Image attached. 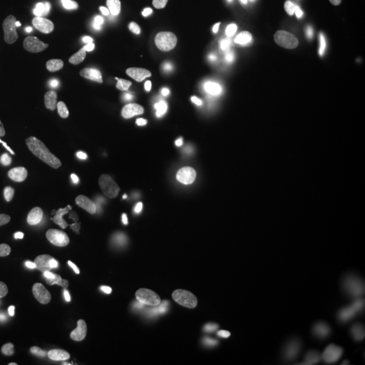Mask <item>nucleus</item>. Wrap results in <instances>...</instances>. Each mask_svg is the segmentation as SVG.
Here are the masks:
<instances>
[{"mask_svg":"<svg viewBox=\"0 0 365 365\" xmlns=\"http://www.w3.org/2000/svg\"><path fill=\"white\" fill-rule=\"evenodd\" d=\"M294 245H295V241L287 237H276L272 240V248L277 252H287L294 248Z\"/></svg>","mask_w":365,"mask_h":365,"instance_id":"nucleus-25","label":"nucleus"},{"mask_svg":"<svg viewBox=\"0 0 365 365\" xmlns=\"http://www.w3.org/2000/svg\"><path fill=\"white\" fill-rule=\"evenodd\" d=\"M252 146L274 164H283L289 157L303 152L300 143L283 135H259L253 138Z\"/></svg>","mask_w":365,"mask_h":365,"instance_id":"nucleus-6","label":"nucleus"},{"mask_svg":"<svg viewBox=\"0 0 365 365\" xmlns=\"http://www.w3.org/2000/svg\"><path fill=\"white\" fill-rule=\"evenodd\" d=\"M54 339L48 334H31L16 344V353L31 364H45L54 354Z\"/></svg>","mask_w":365,"mask_h":365,"instance_id":"nucleus-9","label":"nucleus"},{"mask_svg":"<svg viewBox=\"0 0 365 365\" xmlns=\"http://www.w3.org/2000/svg\"><path fill=\"white\" fill-rule=\"evenodd\" d=\"M118 164L114 158H106L101 163V170L105 175H113L117 172Z\"/></svg>","mask_w":365,"mask_h":365,"instance_id":"nucleus-33","label":"nucleus"},{"mask_svg":"<svg viewBox=\"0 0 365 365\" xmlns=\"http://www.w3.org/2000/svg\"><path fill=\"white\" fill-rule=\"evenodd\" d=\"M267 196V192L264 190H261L259 187H252L249 188L248 199L252 202H260Z\"/></svg>","mask_w":365,"mask_h":365,"instance_id":"nucleus-35","label":"nucleus"},{"mask_svg":"<svg viewBox=\"0 0 365 365\" xmlns=\"http://www.w3.org/2000/svg\"><path fill=\"white\" fill-rule=\"evenodd\" d=\"M88 196L92 217L103 222L110 221L114 215V185L107 180L95 182L88 191Z\"/></svg>","mask_w":365,"mask_h":365,"instance_id":"nucleus-10","label":"nucleus"},{"mask_svg":"<svg viewBox=\"0 0 365 365\" xmlns=\"http://www.w3.org/2000/svg\"><path fill=\"white\" fill-rule=\"evenodd\" d=\"M339 187V182L337 178L334 176H327L324 180V188L327 190V192H334Z\"/></svg>","mask_w":365,"mask_h":365,"instance_id":"nucleus-37","label":"nucleus"},{"mask_svg":"<svg viewBox=\"0 0 365 365\" xmlns=\"http://www.w3.org/2000/svg\"><path fill=\"white\" fill-rule=\"evenodd\" d=\"M128 133V123L118 118H105L92 126V135L101 144H111L123 138Z\"/></svg>","mask_w":365,"mask_h":365,"instance_id":"nucleus-13","label":"nucleus"},{"mask_svg":"<svg viewBox=\"0 0 365 365\" xmlns=\"http://www.w3.org/2000/svg\"><path fill=\"white\" fill-rule=\"evenodd\" d=\"M125 11L133 19H150L156 16V7L144 0H123Z\"/></svg>","mask_w":365,"mask_h":365,"instance_id":"nucleus-18","label":"nucleus"},{"mask_svg":"<svg viewBox=\"0 0 365 365\" xmlns=\"http://www.w3.org/2000/svg\"><path fill=\"white\" fill-rule=\"evenodd\" d=\"M143 357H144L145 363L148 365H156L158 359H157L156 353L153 352L149 348H144L143 349Z\"/></svg>","mask_w":365,"mask_h":365,"instance_id":"nucleus-38","label":"nucleus"},{"mask_svg":"<svg viewBox=\"0 0 365 365\" xmlns=\"http://www.w3.org/2000/svg\"><path fill=\"white\" fill-rule=\"evenodd\" d=\"M212 9L220 26L227 31L237 30L242 19V6L240 0H214Z\"/></svg>","mask_w":365,"mask_h":365,"instance_id":"nucleus-14","label":"nucleus"},{"mask_svg":"<svg viewBox=\"0 0 365 365\" xmlns=\"http://www.w3.org/2000/svg\"><path fill=\"white\" fill-rule=\"evenodd\" d=\"M114 217L118 230L125 237H133L138 232V223L130 207L126 203H118L114 207Z\"/></svg>","mask_w":365,"mask_h":365,"instance_id":"nucleus-16","label":"nucleus"},{"mask_svg":"<svg viewBox=\"0 0 365 365\" xmlns=\"http://www.w3.org/2000/svg\"><path fill=\"white\" fill-rule=\"evenodd\" d=\"M170 114H172V102L168 93H165L163 98L157 101L155 105L146 108L138 117V125L145 129L155 130L168 122Z\"/></svg>","mask_w":365,"mask_h":365,"instance_id":"nucleus-12","label":"nucleus"},{"mask_svg":"<svg viewBox=\"0 0 365 365\" xmlns=\"http://www.w3.org/2000/svg\"><path fill=\"white\" fill-rule=\"evenodd\" d=\"M287 225V215L283 211L274 207H257L247 214L242 229L249 237H260L271 230L284 229Z\"/></svg>","mask_w":365,"mask_h":365,"instance_id":"nucleus-7","label":"nucleus"},{"mask_svg":"<svg viewBox=\"0 0 365 365\" xmlns=\"http://www.w3.org/2000/svg\"><path fill=\"white\" fill-rule=\"evenodd\" d=\"M344 129L339 126H330L327 130V137L330 143H339L344 140Z\"/></svg>","mask_w":365,"mask_h":365,"instance_id":"nucleus-31","label":"nucleus"},{"mask_svg":"<svg viewBox=\"0 0 365 365\" xmlns=\"http://www.w3.org/2000/svg\"><path fill=\"white\" fill-rule=\"evenodd\" d=\"M3 287L6 288V291H7V292H9V294L13 297L14 299L16 300V302H18V303H19V304L24 307V309H29V304H27L25 300L22 299V297H21V295H19L16 291H14L13 286H10L9 283H6V282H4Z\"/></svg>","mask_w":365,"mask_h":365,"instance_id":"nucleus-36","label":"nucleus"},{"mask_svg":"<svg viewBox=\"0 0 365 365\" xmlns=\"http://www.w3.org/2000/svg\"><path fill=\"white\" fill-rule=\"evenodd\" d=\"M337 0H306L304 9L314 18H325L333 11Z\"/></svg>","mask_w":365,"mask_h":365,"instance_id":"nucleus-19","label":"nucleus"},{"mask_svg":"<svg viewBox=\"0 0 365 365\" xmlns=\"http://www.w3.org/2000/svg\"><path fill=\"white\" fill-rule=\"evenodd\" d=\"M102 18V9L98 4H91L90 7L78 4L71 16L66 19V27L78 34H84L87 31L95 30Z\"/></svg>","mask_w":365,"mask_h":365,"instance_id":"nucleus-11","label":"nucleus"},{"mask_svg":"<svg viewBox=\"0 0 365 365\" xmlns=\"http://www.w3.org/2000/svg\"><path fill=\"white\" fill-rule=\"evenodd\" d=\"M262 170H264V165L259 161L237 157L235 168H233V176L242 182H253L257 179V176L260 175Z\"/></svg>","mask_w":365,"mask_h":365,"instance_id":"nucleus-17","label":"nucleus"},{"mask_svg":"<svg viewBox=\"0 0 365 365\" xmlns=\"http://www.w3.org/2000/svg\"><path fill=\"white\" fill-rule=\"evenodd\" d=\"M165 80H167V83H168L170 86H172L173 88H175V87H179V86H185V81H187L182 75L176 73V72H172L170 75H167Z\"/></svg>","mask_w":365,"mask_h":365,"instance_id":"nucleus-34","label":"nucleus"},{"mask_svg":"<svg viewBox=\"0 0 365 365\" xmlns=\"http://www.w3.org/2000/svg\"><path fill=\"white\" fill-rule=\"evenodd\" d=\"M160 150L173 158H179L199 167L206 165L203 146L192 137H185V135L167 137L160 143Z\"/></svg>","mask_w":365,"mask_h":365,"instance_id":"nucleus-8","label":"nucleus"},{"mask_svg":"<svg viewBox=\"0 0 365 365\" xmlns=\"http://www.w3.org/2000/svg\"><path fill=\"white\" fill-rule=\"evenodd\" d=\"M52 286L58 300L83 322L96 329L107 337H117L122 324L117 317L93 297L91 289L81 280L69 274H60L52 279Z\"/></svg>","mask_w":365,"mask_h":365,"instance_id":"nucleus-1","label":"nucleus"},{"mask_svg":"<svg viewBox=\"0 0 365 365\" xmlns=\"http://www.w3.org/2000/svg\"><path fill=\"white\" fill-rule=\"evenodd\" d=\"M0 322L7 331H16L22 327L24 317L15 307H7L1 314Z\"/></svg>","mask_w":365,"mask_h":365,"instance_id":"nucleus-22","label":"nucleus"},{"mask_svg":"<svg viewBox=\"0 0 365 365\" xmlns=\"http://www.w3.org/2000/svg\"><path fill=\"white\" fill-rule=\"evenodd\" d=\"M310 217L313 220V232L315 235H322L334 222V207L329 202H319L310 209Z\"/></svg>","mask_w":365,"mask_h":365,"instance_id":"nucleus-15","label":"nucleus"},{"mask_svg":"<svg viewBox=\"0 0 365 365\" xmlns=\"http://www.w3.org/2000/svg\"><path fill=\"white\" fill-rule=\"evenodd\" d=\"M11 268V262L9 259V255H7V250L4 248L3 242L0 241V274H7Z\"/></svg>","mask_w":365,"mask_h":365,"instance_id":"nucleus-30","label":"nucleus"},{"mask_svg":"<svg viewBox=\"0 0 365 365\" xmlns=\"http://www.w3.org/2000/svg\"><path fill=\"white\" fill-rule=\"evenodd\" d=\"M199 19L203 24V26L206 27L210 31H217L220 27V22L215 16L210 15V14L202 13L199 14Z\"/></svg>","mask_w":365,"mask_h":365,"instance_id":"nucleus-27","label":"nucleus"},{"mask_svg":"<svg viewBox=\"0 0 365 365\" xmlns=\"http://www.w3.org/2000/svg\"><path fill=\"white\" fill-rule=\"evenodd\" d=\"M51 60H52V63L54 66H60V64L64 63L66 57H64L61 53H56V54H53L52 57H51Z\"/></svg>","mask_w":365,"mask_h":365,"instance_id":"nucleus-40","label":"nucleus"},{"mask_svg":"<svg viewBox=\"0 0 365 365\" xmlns=\"http://www.w3.org/2000/svg\"><path fill=\"white\" fill-rule=\"evenodd\" d=\"M353 357L360 365H365V336L354 344Z\"/></svg>","mask_w":365,"mask_h":365,"instance_id":"nucleus-26","label":"nucleus"},{"mask_svg":"<svg viewBox=\"0 0 365 365\" xmlns=\"http://www.w3.org/2000/svg\"><path fill=\"white\" fill-rule=\"evenodd\" d=\"M310 87L319 101L337 103L351 95L354 76L352 71L342 64H321L315 66L310 75Z\"/></svg>","mask_w":365,"mask_h":365,"instance_id":"nucleus-2","label":"nucleus"},{"mask_svg":"<svg viewBox=\"0 0 365 365\" xmlns=\"http://www.w3.org/2000/svg\"><path fill=\"white\" fill-rule=\"evenodd\" d=\"M168 96H170L172 103H182L188 99L190 90L185 86H179V87H175L172 91L168 92Z\"/></svg>","mask_w":365,"mask_h":365,"instance_id":"nucleus-24","label":"nucleus"},{"mask_svg":"<svg viewBox=\"0 0 365 365\" xmlns=\"http://www.w3.org/2000/svg\"><path fill=\"white\" fill-rule=\"evenodd\" d=\"M303 26H304V19L300 15H294L286 22L284 30L287 33H295V31H298Z\"/></svg>","mask_w":365,"mask_h":365,"instance_id":"nucleus-28","label":"nucleus"},{"mask_svg":"<svg viewBox=\"0 0 365 365\" xmlns=\"http://www.w3.org/2000/svg\"><path fill=\"white\" fill-rule=\"evenodd\" d=\"M31 52H33V54H37V53L42 52L41 45L37 43V42H33V43H31Z\"/></svg>","mask_w":365,"mask_h":365,"instance_id":"nucleus-41","label":"nucleus"},{"mask_svg":"<svg viewBox=\"0 0 365 365\" xmlns=\"http://www.w3.org/2000/svg\"><path fill=\"white\" fill-rule=\"evenodd\" d=\"M95 87L87 86L75 75L68 72L54 73L46 83V93L53 102L63 106L86 103L96 95Z\"/></svg>","mask_w":365,"mask_h":365,"instance_id":"nucleus-4","label":"nucleus"},{"mask_svg":"<svg viewBox=\"0 0 365 365\" xmlns=\"http://www.w3.org/2000/svg\"><path fill=\"white\" fill-rule=\"evenodd\" d=\"M66 52L72 58L86 66H103L108 58V49L99 39L73 33L64 41Z\"/></svg>","mask_w":365,"mask_h":365,"instance_id":"nucleus-5","label":"nucleus"},{"mask_svg":"<svg viewBox=\"0 0 365 365\" xmlns=\"http://www.w3.org/2000/svg\"><path fill=\"white\" fill-rule=\"evenodd\" d=\"M197 365H232L221 352L215 349H205L197 356Z\"/></svg>","mask_w":365,"mask_h":365,"instance_id":"nucleus-23","label":"nucleus"},{"mask_svg":"<svg viewBox=\"0 0 365 365\" xmlns=\"http://www.w3.org/2000/svg\"><path fill=\"white\" fill-rule=\"evenodd\" d=\"M206 46H207V37L200 31H194L188 38L185 52L191 58L197 60L202 57V53Z\"/></svg>","mask_w":365,"mask_h":365,"instance_id":"nucleus-20","label":"nucleus"},{"mask_svg":"<svg viewBox=\"0 0 365 365\" xmlns=\"http://www.w3.org/2000/svg\"><path fill=\"white\" fill-rule=\"evenodd\" d=\"M257 57L260 58L261 63L268 68L277 69L282 66V57L272 45H268V43L261 45L260 48L257 49Z\"/></svg>","mask_w":365,"mask_h":365,"instance_id":"nucleus-21","label":"nucleus"},{"mask_svg":"<svg viewBox=\"0 0 365 365\" xmlns=\"http://www.w3.org/2000/svg\"><path fill=\"white\" fill-rule=\"evenodd\" d=\"M33 37L25 30L14 33L6 45V58L9 64V80L16 88H25L37 76L33 64L31 43Z\"/></svg>","mask_w":365,"mask_h":365,"instance_id":"nucleus-3","label":"nucleus"},{"mask_svg":"<svg viewBox=\"0 0 365 365\" xmlns=\"http://www.w3.org/2000/svg\"><path fill=\"white\" fill-rule=\"evenodd\" d=\"M153 312H155L157 317H160L163 319H170L175 315L173 309L168 306V304H165V303H157V304H155Z\"/></svg>","mask_w":365,"mask_h":365,"instance_id":"nucleus-29","label":"nucleus"},{"mask_svg":"<svg viewBox=\"0 0 365 365\" xmlns=\"http://www.w3.org/2000/svg\"><path fill=\"white\" fill-rule=\"evenodd\" d=\"M289 178L292 179V182H299L302 180V176H303V165L300 161H294L291 165H289Z\"/></svg>","mask_w":365,"mask_h":365,"instance_id":"nucleus-32","label":"nucleus"},{"mask_svg":"<svg viewBox=\"0 0 365 365\" xmlns=\"http://www.w3.org/2000/svg\"><path fill=\"white\" fill-rule=\"evenodd\" d=\"M351 288L353 292H361L365 288V277L364 276H359L353 280L351 283Z\"/></svg>","mask_w":365,"mask_h":365,"instance_id":"nucleus-39","label":"nucleus"}]
</instances>
